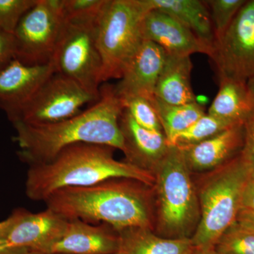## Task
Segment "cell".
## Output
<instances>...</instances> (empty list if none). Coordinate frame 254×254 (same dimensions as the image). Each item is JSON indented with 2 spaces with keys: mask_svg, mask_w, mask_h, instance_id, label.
<instances>
[{
  "mask_svg": "<svg viewBox=\"0 0 254 254\" xmlns=\"http://www.w3.org/2000/svg\"><path fill=\"white\" fill-rule=\"evenodd\" d=\"M234 125L235 124L205 114L191 126L180 133L175 138L172 145L185 146L195 144L221 133Z\"/></svg>",
  "mask_w": 254,
  "mask_h": 254,
  "instance_id": "obj_23",
  "label": "cell"
},
{
  "mask_svg": "<svg viewBox=\"0 0 254 254\" xmlns=\"http://www.w3.org/2000/svg\"><path fill=\"white\" fill-rule=\"evenodd\" d=\"M219 81V91L208 114L235 125L245 123L254 110L247 82L225 77Z\"/></svg>",
  "mask_w": 254,
  "mask_h": 254,
  "instance_id": "obj_21",
  "label": "cell"
},
{
  "mask_svg": "<svg viewBox=\"0 0 254 254\" xmlns=\"http://www.w3.org/2000/svg\"><path fill=\"white\" fill-rule=\"evenodd\" d=\"M143 41L153 42L168 54L190 56L201 53L210 57L212 46L200 40L176 18L158 9L147 13L142 23Z\"/></svg>",
  "mask_w": 254,
  "mask_h": 254,
  "instance_id": "obj_12",
  "label": "cell"
},
{
  "mask_svg": "<svg viewBox=\"0 0 254 254\" xmlns=\"http://www.w3.org/2000/svg\"><path fill=\"white\" fill-rule=\"evenodd\" d=\"M190 56L167 54L155 90V98L170 105L198 103L191 83Z\"/></svg>",
  "mask_w": 254,
  "mask_h": 254,
  "instance_id": "obj_18",
  "label": "cell"
},
{
  "mask_svg": "<svg viewBox=\"0 0 254 254\" xmlns=\"http://www.w3.org/2000/svg\"><path fill=\"white\" fill-rule=\"evenodd\" d=\"M153 174L162 237L191 238L200 220L199 200L190 171L178 147L170 146Z\"/></svg>",
  "mask_w": 254,
  "mask_h": 254,
  "instance_id": "obj_5",
  "label": "cell"
},
{
  "mask_svg": "<svg viewBox=\"0 0 254 254\" xmlns=\"http://www.w3.org/2000/svg\"><path fill=\"white\" fill-rule=\"evenodd\" d=\"M116 254H126L125 252H123V250H120V252H118Z\"/></svg>",
  "mask_w": 254,
  "mask_h": 254,
  "instance_id": "obj_38",
  "label": "cell"
},
{
  "mask_svg": "<svg viewBox=\"0 0 254 254\" xmlns=\"http://www.w3.org/2000/svg\"><path fill=\"white\" fill-rule=\"evenodd\" d=\"M209 58L218 78L247 82L254 76V0H247L220 38Z\"/></svg>",
  "mask_w": 254,
  "mask_h": 254,
  "instance_id": "obj_10",
  "label": "cell"
},
{
  "mask_svg": "<svg viewBox=\"0 0 254 254\" xmlns=\"http://www.w3.org/2000/svg\"></svg>",
  "mask_w": 254,
  "mask_h": 254,
  "instance_id": "obj_39",
  "label": "cell"
},
{
  "mask_svg": "<svg viewBox=\"0 0 254 254\" xmlns=\"http://www.w3.org/2000/svg\"><path fill=\"white\" fill-rule=\"evenodd\" d=\"M108 145L80 143L64 148L46 163L29 166L26 194L34 201H45L56 190L91 186L113 178H128L155 186L154 174L114 157Z\"/></svg>",
  "mask_w": 254,
  "mask_h": 254,
  "instance_id": "obj_3",
  "label": "cell"
},
{
  "mask_svg": "<svg viewBox=\"0 0 254 254\" xmlns=\"http://www.w3.org/2000/svg\"><path fill=\"white\" fill-rule=\"evenodd\" d=\"M26 254H44L41 253V252H33V251H31V252H28V253Z\"/></svg>",
  "mask_w": 254,
  "mask_h": 254,
  "instance_id": "obj_37",
  "label": "cell"
},
{
  "mask_svg": "<svg viewBox=\"0 0 254 254\" xmlns=\"http://www.w3.org/2000/svg\"><path fill=\"white\" fill-rule=\"evenodd\" d=\"M96 23L66 21L52 63L55 72L99 98L103 63L96 45Z\"/></svg>",
  "mask_w": 254,
  "mask_h": 254,
  "instance_id": "obj_7",
  "label": "cell"
},
{
  "mask_svg": "<svg viewBox=\"0 0 254 254\" xmlns=\"http://www.w3.org/2000/svg\"><path fill=\"white\" fill-rule=\"evenodd\" d=\"M18 216V210L17 209L10 215L9 218L0 222V239L6 238L10 230L17 220Z\"/></svg>",
  "mask_w": 254,
  "mask_h": 254,
  "instance_id": "obj_33",
  "label": "cell"
},
{
  "mask_svg": "<svg viewBox=\"0 0 254 254\" xmlns=\"http://www.w3.org/2000/svg\"><path fill=\"white\" fill-rule=\"evenodd\" d=\"M100 93L95 104L63 121L38 125L12 123L20 160L29 166L46 163L64 148L80 143L108 145L124 152L120 127L123 101L109 85L102 87Z\"/></svg>",
  "mask_w": 254,
  "mask_h": 254,
  "instance_id": "obj_1",
  "label": "cell"
},
{
  "mask_svg": "<svg viewBox=\"0 0 254 254\" xmlns=\"http://www.w3.org/2000/svg\"><path fill=\"white\" fill-rule=\"evenodd\" d=\"M247 88H248L251 99H252V103H253L254 105V77L250 78V79L247 81Z\"/></svg>",
  "mask_w": 254,
  "mask_h": 254,
  "instance_id": "obj_36",
  "label": "cell"
},
{
  "mask_svg": "<svg viewBox=\"0 0 254 254\" xmlns=\"http://www.w3.org/2000/svg\"><path fill=\"white\" fill-rule=\"evenodd\" d=\"M31 250L12 246L5 239H0V254H26Z\"/></svg>",
  "mask_w": 254,
  "mask_h": 254,
  "instance_id": "obj_34",
  "label": "cell"
},
{
  "mask_svg": "<svg viewBox=\"0 0 254 254\" xmlns=\"http://www.w3.org/2000/svg\"><path fill=\"white\" fill-rule=\"evenodd\" d=\"M107 0H63L66 21L95 23L98 21Z\"/></svg>",
  "mask_w": 254,
  "mask_h": 254,
  "instance_id": "obj_27",
  "label": "cell"
},
{
  "mask_svg": "<svg viewBox=\"0 0 254 254\" xmlns=\"http://www.w3.org/2000/svg\"><path fill=\"white\" fill-rule=\"evenodd\" d=\"M121 248L118 230L107 224L68 220L64 233L48 254H116Z\"/></svg>",
  "mask_w": 254,
  "mask_h": 254,
  "instance_id": "obj_16",
  "label": "cell"
},
{
  "mask_svg": "<svg viewBox=\"0 0 254 254\" xmlns=\"http://www.w3.org/2000/svg\"><path fill=\"white\" fill-rule=\"evenodd\" d=\"M14 59L13 35L0 31V72Z\"/></svg>",
  "mask_w": 254,
  "mask_h": 254,
  "instance_id": "obj_30",
  "label": "cell"
},
{
  "mask_svg": "<svg viewBox=\"0 0 254 254\" xmlns=\"http://www.w3.org/2000/svg\"><path fill=\"white\" fill-rule=\"evenodd\" d=\"M167 54L158 45L143 41L127 64L118 83L113 86L115 94L120 99L140 96L153 100Z\"/></svg>",
  "mask_w": 254,
  "mask_h": 254,
  "instance_id": "obj_13",
  "label": "cell"
},
{
  "mask_svg": "<svg viewBox=\"0 0 254 254\" xmlns=\"http://www.w3.org/2000/svg\"><path fill=\"white\" fill-rule=\"evenodd\" d=\"M153 105L164 134L169 144L173 145L175 138L185 131L205 113L203 107L198 103L187 105H170L153 98Z\"/></svg>",
  "mask_w": 254,
  "mask_h": 254,
  "instance_id": "obj_22",
  "label": "cell"
},
{
  "mask_svg": "<svg viewBox=\"0 0 254 254\" xmlns=\"http://www.w3.org/2000/svg\"><path fill=\"white\" fill-rule=\"evenodd\" d=\"M55 72L53 63L26 64L14 59L0 72V109L15 113L36 94Z\"/></svg>",
  "mask_w": 254,
  "mask_h": 254,
  "instance_id": "obj_14",
  "label": "cell"
},
{
  "mask_svg": "<svg viewBox=\"0 0 254 254\" xmlns=\"http://www.w3.org/2000/svg\"><path fill=\"white\" fill-rule=\"evenodd\" d=\"M152 230L134 227L120 230V250L126 254H190L194 250L190 238H167Z\"/></svg>",
  "mask_w": 254,
  "mask_h": 254,
  "instance_id": "obj_19",
  "label": "cell"
},
{
  "mask_svg": "<svg viewBox=\"0 0 254 254\" xmlns=\"http://www.w3.org/2000/svg\"><path fill=\"white\" fill-rule=\"evenodd\" d=\"M245 137L240 155L254 175V110L244 123Z\"/></svg>",
  "mask_w": 254,
  "mask_h": 254,
  "instance_id": "obj_29",
  "label": "cell"
},
{
  "mask_svg": "<svg viewBox=\"0 0 254 254\" xmlns=\"http://www.w3.org/2000/svg\"><path fill=\"white\" fill-rule=\"evenodd\" d=\"M252 173L240 154L209 172L197 190L200 220L190 240L195 248L214 247L241 210L242 193Z\"/></svg>",
  "mask_w": 254,
  "mask_h": 254,
  "instance_id": "obj_4",
  "label": "cell"
},
{
  "mask_svg": "<svg viewBox=\"0 0 254 254\" xmlns=\"http://www.w3.org/2000/svg\"><path fill=\"white\" fill-rule=\"evenodd\" d=\"M214 248L219 254H254V233L234 222Z\"/></svg>",
  "mask_w": 254,
  "mask_h": 254,
  "instance_id": "obj_24",
  "label": "cell"
},
{
  "mask_svg": "<svg viewBox=\"0 0 254 254\" xmlns=\"http://www.w3.org/2000/svg\"><path fill=\"white\" fill-rule=\"evenodd\" d=\"M247 0H209L208 6L213 23L215 40L220 38L229 27Z\"/></svg>",
  "mask_w": 254,
  "mask_h": 254,
  "instance_id": "obj_26",
  "label": "cell"
},
{
  "mask_svg": "<svg viewBox=\"0 0 254 254\" xmlns=\"http://www.w3.org/2000/svg\"><path fill=\"white\" fill-rule=\"evenodd\" d=\"M190 254H219L214 247L208 248H195Z\"/></svg>",
  "mask_w": 254,
  "mask_h": 254,
  "instance_id": "obj_35",
  "label": "cell"
},
{
  "mask_svg": "<svg viewBox=\"0 0 254 254\" xmlns=\"http://www.w3.org/2000/svg\"><path fill=\"white\" fill-rule=\"evenodd\" d=\"M241 210H254V175L251 176L244 190Z\"/></svg>",
  "mask_w": 254,
  "mask_h": 254,
  "instance_id": "obj_31",
  "label": "cell"
},
{
  "mask_svg": "<svg viewBox=\"0 0 254 254\" xmlns=\"http://www.w3.org/2000/svg\"><path fill=\"white\" fill-rule=\"evenodd\" d=\"M99 98L71 78L55 72L29 101L8 118L11 123H56L81 113L83 105Z\"/></svg>",
  "mask_w": 254,
  "mask_h": 254,
  "instance_id": "obj_9",
  "label": "cell"
},
{
  "mask_svg": "<svg viewBox=\"0 0 254 254\" xmlns=\"http://www.w3.org/2000/svg\"><path fill=\"white\" fill-rule=\"evenodd\" d=\"M244 137V123L237 124L205 141L177 147L181 151L190 173H209L240 154Z\"/></svg>",
  "mask_w": 254,
  "mask_h": 254,
  "instance_id": "obj_15",
  "label": "cell"
},
{
  "mask_svg": "<svg viewBox=\"0 0 254 254\" xmlns=\"http://www.w3.org/2000/svg\"><path fill=\"white\" fill-rule=\"evenodd\" d=\"M18 210L17 220L5 240L14 247L48 254L63 237L68 220L49 208L37 213Z\"/></svg>",
  "mask_w": 254,
  "mask_h": 254,
  "instance_id": "obj_11",
  "label": "cell"
},
{
  "mask_svg": "<svg viewBox=\"0 0 254 254\" xmlns=\"http://www.w3.org/2000/svg\"><path fill=\"white\" fill-rule=\"evenodd\" d=\"M37 0H0V31L12 34L23 15Z\"/></svg>",
  "mask_w": 254,
  "mask_h": 254,
  "instance_id": "obj_28",
  "label": "cell"
},
{
  "mask_svg": "<svg viewBox=\"0 0 254 254\" xmlns=\"http://www.w3.org/2000/svg\"><path fill=\"white\" fill-rule=\"evenodd\" d=\"M65 23L63 0H37L13 33L14 59L26 64L51 63Z\"/></svg>",
  "mask_w": 254,
  "mask_h": 254,
  "instance_id": "obj_8",
  "label": "cell"
},
{
  "mask_svg": "<svg viewBox=\"0 0 254 254\" xmlns=\"http://www.w3.org/2000/svg\"><path fill=\"white\" fill-rule=\"evenodd\" d=\"M151 9L148 0H107L96 23L103 82L121 78L144 41L142 23Z\"/></svg>",
  "mask_w": 254,
  "mask_h": 254,
  "instance_id": "obj_6",
  "label": "cell"
},
{
  "mask_svg": "<svg viewBox=\"0 0 254 254\" xmlns=\"http://www.w3.org/2000/svg\"><path fill=\"white\" fill-rule=\"evenodd\" d=\"M152 9H158L176 18L202 41L213 46L215 34L211 17L205 1L200 0H148Z\"/></svg>",
  "mask_w": 254,
  "mask_h": 254,
  "instance_id": "obj_20",
  "label": "cell"
},
{
  "mask_svg": "<svg viewBox=\"0 0 254 254\" xmlns=\"http://www.w3.org/2000/svg\"><path fill=\"white\" fill-rule=\"evenodd\" d=\"M124 109L131 115L138 125L153 131H163L153 100L140 96H131L121 99Z\"/></svg>",
  "mask_w": 254,
  "mask_h": 254,
  "instance_id": "obj_25",
  "label": "cell"
},
{
  "mask_svg": "<svg viewBox=\"0 0 254 254\" xmlns=\"http://www.w3.org/2000/svg\"><path fill=\"white\" fill-rule=\"evenodd\" d=\"M148 187L131 179L113 178L91 186L62 189L44 202L47 208L67 220L107 224L118 231L153 229Z\"/></svg>",
  "mask_w": 254,
  "mask_h": 254,
  "instance_id": "obj_2",
  "label": "cell"
},
{
  "mask_svg": "<svg viewBox=\"0 0 254 254\" xmlns=\"http://www.w3.org/2000/svg\"><path fill=\"white\" fill-rule=\"evenodd\" d=\"M120 127L127 161L153 173L171 146L163 132L140 126L125 109L120 116Z\"/></svg>",
  "mask_w": 254,
  "mask_h": 254,
  "instance_id": "obj_17",
  "label": "cell"
},
{
  "mask_svg": "<svg viewBox=\"0 0 254 254\" xmlns=\"http://www.w3.org/2000/svg\"><path fill=\"white\" fill-rule=\"evenodd\" d=\"M236 222L240 226L254 233V210H241Z\"/></svg>",
  "mask_w": 254,
  "mask_h": 254,
  "instance_id": "obj_32",
  "label": "cell"
}]
</instances>
